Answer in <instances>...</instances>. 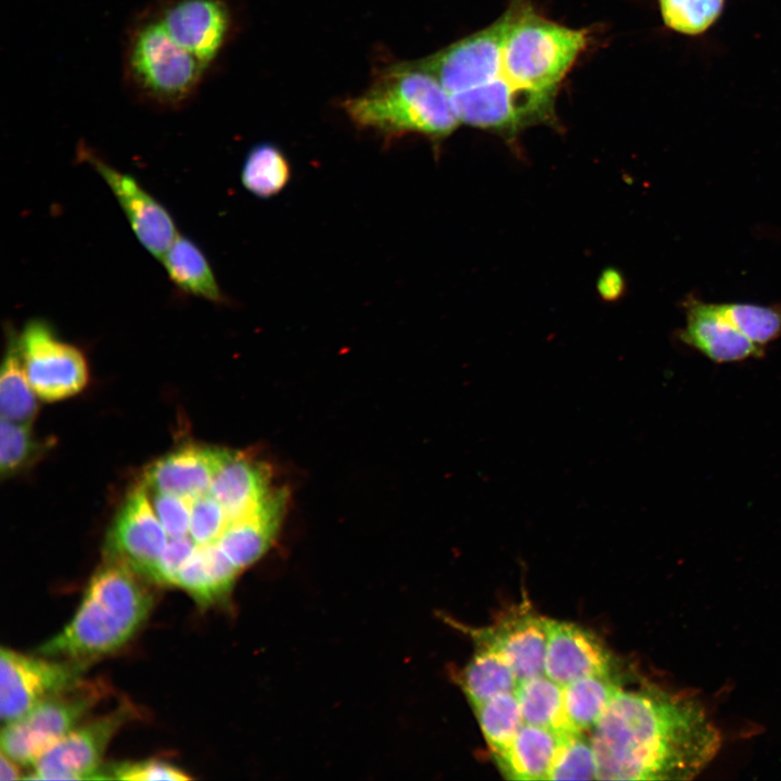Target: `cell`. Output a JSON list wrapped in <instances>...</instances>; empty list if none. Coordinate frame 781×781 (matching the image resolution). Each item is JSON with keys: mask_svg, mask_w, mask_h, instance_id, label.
<instances>
[{"mask_svg": "<svg viewBox=\"0 0 781 781\" xmlns=\"http://www.w3.org/2000/svg\"><path fill=\"white\" fill-rule=\"evenodd\" d=\"M589 36L540 15L530 0H510L476 37L464 94L497 118L555 125L556 95Z\"/></svg>", "mask_w": 781, "mask_h": 781, "instance_id": "obj_1", "label": "cell"}, {"mask_svg": "<svg viewBox=\"0 0 781 781\" xmlns=\"http://www.w3.org/2000/svg\"><path fill=\"white\" fill-rule=\"evenodd\" d=\"M590 739L597 780H691L721 744L697 700L652 684L620 689Z\"/></svg>", "mask_w": 781, "mask_h": 781, "instance_id": "obj_2", "label": "cell"}, {"mask_svg": "<svg viewBox=\"0 0 781 781\" xmlns=\"http://www.w3.org/2000/svg\"><path fill=\"white\" fill-rule=\"evenodd\" d=\"M127 564L107 559L91 577L79 607L38 654L88 664L125 645L148 618L153 597Z\"/></svg>", "mask_w": 781, "mask_h": 781, "instance_id": "obj_3", "label": "cell"}, {"mask_svg": "<svg viewBox=\"0 0 781 781\" xmlns=\"http://www.w3.org/2000/svg\"><path fill=\"white\" fill-rule=\"evenodd\" d=\"M343 107L357 127L385 139L414 133L437 143L460 125L446 90L419 62L384 69L363 93L346 100Z\"/></svg>", "mask_w": 781, "mask_h": 781, "instance_id": "obj_4", "label": "cell"}, {"mask_svg": "<svg viewBox=\"0 0 781 781\" xmlns=\"http://www.w3.org/2000/svg\"><path fill=\"white\" fill-rule=\"evenodd\" d=\"M191 52L176 42L154 8L130 25L123 52V78L141 103L178 110L197 93L207 72Z\"/></svg>", "mask_w": 781, "mask_h": 781, "instance_id": "obj_5", "label": "cell"}, {"mask_svg": "<svg viewBox=\"0 0 781 781\" xmlns=\"http://www.w3.org/2000/svg\"><path fill=\"white\" fill-rule=\"evenodd\" d=\"M106 694L100 681L80 680L8 722L1 732V752L22 766L34 765L49 748L74 730Z\"/></svg>", "mask_w": 781, "mask_h": 781, "instance_id": "obj_6", "label": "cell"}, {"mask_svg": "<svg viewBox=\"0 0 781 781\" xmlns=\"http://www.w3.org/2000/svg\"><path fill=\"white\" fill-rule=\"evenodd\" d=\"M17 343L29 383L40 399L62 400L87 385L89 371L85 355L61 340L47 321H28Z\"/></svg>", "mask_w": 781, "mask_h": 781, "instance_id": "obj_7", "label": "cell"}, {"mask_svg": "<svg viewBox=\"0 0 781 781\" xmlns=\"http://www.w3.org/2000/svg\"><path fill=\"white\" fill-rule=\"evenodd\" d=\"M136 709L123 704L113 712L77 726L34 765L26 779L99 780L110 779L102 765L104 752L118 730L132 718Z\"/></svg>", "mask_w": 781, "mask_h": 781, "instance_id": "obj_8", "label": "cell"}, {"mask_svg": "<svg viewBox=\"0 0 781 781\" xmlns=\"http://www.w3.org/2000/svg\"><path fill=\"white\" fill-rule=\"evenodd\" d=\"M87 664L35 657L2 648L0 652V716L14 721L44 699L82 678Z\"/></svg>", "mask_w": 781, "mask_h": 781, "instance_id": "obj_9", "label": "cell"}, {"mask_svg": "<svg viewBox=\"0 0 781 781\" xmlns=\"http://www.w3.org/2000/svg\"><path fill=\"white\" fill-rule=\"evenodd\" d=\"M77 156L105 181L138 241L161 261L178 235L169 212L132 176L118 170L87 145L79 144Z\"/></svg>", "mask_w": 781, "mask_h": 781, "instance_id": "obj_10", "label": "cell"}, {"mask_svg": "<svg viewBox=\"0 0 781 781\" xmlns=\"http://www.w3.org/2000/svg\"><path fill=\"white\" fill-rule=\"evenodd\" d=\"M148 487L131 490L117 513L106 538L107 559L120 561L153 582L155 568L168 540Z\"/></svg>", "mask_w": 781, "mask_h": 781, "instance_id": "obj_11", "label": "cell"}, {"mask_svg": "<svg viewBox=\"0 0 781 781\" xmlns=\"http://www.w3.org/2000/svg\"><path fill=\"white\" fill-rule=\"evenodd\" d=\"M548 618L525 601L498 615L483 628H465L475 645L498 652L512 667L518 681L543 674Z\"/></svg>", "mask_w": 781, "mask_h": 781, "instance_id": "obj_12", "label": "cell"}, {"mask_svg": "<svg viewBox=\"0 0 781 781\" xmlns=\"http://www.w3.org/2000/svg\"><path fill=\"white\" fill-rule=\"evenodd\" d=\"M154 10L172 39L209 68L231 33L226 0H164Z\"/></svg>", "mask_w": 781, "mask_h": 781, "instance_id": "obj_13", "label": "cell"}, {"mask_svg": "<svg viewBox=\"0 0 781 781\" xmlns=\"http://www.w3.org/2000/svg\"><path fill=\"white\" fill-rule=\"evenodd\" d=\"M612 655L587 628L548 618L543 674L564 687L577 679L611 674Z\"/></svg>", "mask_w": 781, "mask_h": 781, "instance_id": "obj_14", "label": "cell"}, {"mask_svg": "<svg viewBox=\"0 0 781 781\" xmlns=\"http://www.w3.org/2000/svg\"><path fill=\"white\" fill-rule=\"evenodd\" d=\"M680 340L717 363L742 361L764 354L763 347L729 321L719 304L695 298L686 303V325Z\"/></svg>", "mask_w": 781, "mask_h": 781, "instance_id": "obj_15", "label": "cell"}, {"mask_svg": "<svg viewBox=\"0 0 781 781\" xmlns=\"http://www.w3.org/2000/svg\"><path fill=\"white\" fill-rule=\"evenodd\" d=\"M227 453L219 448L183 447L154 462L145 473L144 484L151 491L194 500L209 491Z\"/></svg>", "mask_w": 781, "mask_h": 781, "instance_id": "obj_16", "label": "cell"}, {"mask_svg": "<svg viewBox=\"0 0 781 781\" xmlns=\"http://www.w3.org/2000/svg\"><path fill=\"white\" fill-rule=\"evenodd\" d=\"M241 572L217 543L197 545L182 565L176 585L202 607L226 602Z\"/></svg>", "mask_w": 781, "mask_h": 781, "instance_id": "obj_17", "label": "cell"}, {"mask_svg": "<svg viewBox=\"0 0 781 781\" xmlns=\"http://www.w3.org/2000/svg\"><path fill=\"white\" fill-rule=\"evenodd\" d=\"M161 261L182 293L217 305L229 303L205 254L189 238L178 233Z\"/></svg>", "mask_w": 781, "mask_h": 781, "instance_id": "obj_18", "label": "cell"}, {"mask_svg": "<svg viewBox=\"0 0 781 781\" xmlns=\"http://www.w3.org/2000/svg\"><path fill=\"white\" fill-rule=\"evenodd\" d=\"M559 740L552 731L524 722L496 764L508 779L548 780Z\"/></svg>", "mask_w": 781, "mask_h": 781, "instance_id": "obj_19", "label": "cell"}, {"mask_svg": "<svg viewBox=\"0 0 781 781\" xmlns=\"http://www.w3.org/2000/svg\"><path fill=\"white\" fill-rule=\"evenodd\" d=\"M514 694L525 724L548 729L559 739L579 732L565 714L563 687L545 674L520 680Z\"/></svg>", "mask_w": 781, "mask_h": 781, "instance_id": "obj_20", "label": "cell"}, {"mask_svg": "<svg viewBox=\"0 0 781 781\" xmlns=\"http://www.w3.org/2000/svg\"><path fill=\"white\" fill-rule=\"evenodd\" d=\"M460 679L473 710L500 693L514 692L518 682L509 663L498 652L484 645H476Z\"/></svg>", "mask_w": 781, "mask_h": 781, "instance_id": "obj_21", "label": "cell"}, {"mask_svg": "<svg viewBox=\"0 0 781 781\" xmlns=\"http://www.w3.org/2000/svg\"><path fill=\"white\" fill-rule=\"evenodd\" d=\"M620 689L611 674L587 676L564 686V709L574 729L592 731Z\"/></svg>", "mask_w": 781, "mask_h": 781, "instance_id": "obj_22", "label": "cell"}, {"mask_svg": "<svg viewBox=\"0 0 781 781\" xmlns=\"http://www.w3.org/2000/svg\"><path fill=\"white\" fill-rule=\"evenodd\" d=\"M36 396L24 368L17 337L10 336L0 377L1 418L30 425L38 409Z\"/></svg>", "mask_w": 781, "mask_h": 781, "instance_id": "obj_23", "label": "cell"}, {"mask_svg": "<svg viewBox=\"0 0 781 781\" xmlns=\"http://www.w3.org/2000/svg\"><path fill=\"white\" fill-rule=\"evenodd\" d=\"M291 176V164L283 151L272 143L263 142L246 154L241 182L255 196L269 199L285 189Z\"/></svg>", "mask_w": 781, "mask_h": 781, "instance_id": "obj_24", "label": "cell"}, {"mask_svg": "<svg viewBox=\"0 0 781 781\" xmlns=\"http://www.w3.org/2000/svg\"><path fill=\"white\" fill-rule=\"evenodd\" d=\"M474 712L495 758L504 753L524 725L514 692L500 693Z\"/></svg>", "mask_w": 781, "mask_h": 781, "instance_id": "obj_25", "label": "cell"}, {"mask_svg": "<svg viewBox=\"0 0 781 781\" xmlns=\"http://www.w3.org/2000/svg\"><path fill=\"white\" fill-rule=\"evenodd\" d=\"M728 0H657L664 26L689 38L706 35L720 21Z\"/></svg>", "mask_w": 781, "mask_h": 781, "instance_id": "obj_26", "label": "cell"}, {"mask_svg": "<svg viewBox=\"0 0 781 781\" xmlns=\"http://www.w3.org/2000/svg\"><path fill=\"white\" fill-rule=\"evenodd\" d=\"M729 321L754 344L764 347L781 337V304H719Z\"/></svg>", "mask_w": 781, "mask_h": 781, "instance_id": "obj_27", "label": "cell"}, {"mask_svg": "<svg viewBox=\"0 0 781 781\" xmlns=\"http://www.w3.org/2000/svg\"><path fill=\"white\" fill-rule=\"evenodd\" d=\"M597 779V763L591 739L574 732L559 740L548 780Z\"/></svg>", "mask_w": 781, "mask_h": 781, "instance_id": "obj_28", "label": "cell"}, {"mask_svg": "<svg viewBox=\"0 0 781 781\" xmlns=\"http://www.w3.org/2000/svg\"><path fill=\"white\" fill-rule=\"evenodd\" d=\"M276 512L284 513V511H273L265 513ZM251 516L241 518L233 517L227 511V509L208 491L207 494L192 500L189 528L190 536L193 538L196 545L200 546L218 543L221 536L231 525Z\"/></svg>", "mask_w": 781, "mask_h": 781, "instance_id": "obj_29", "label": "cell"}, {"mask_svg": "<svg viewBox=\"0 0 781 781\" xmlns=\"http://www.w3.org/2000/svg\"><path fill=\"white\" fill-rule=\"evenodd\" d=\"M38 450L29 424H21L1 418L0 470L2 477L16 473L30 461Z\"/></svg>", "mask_w": 781, "mask_h": 781, "instance_id": "obj_30", "label": "cell"}, {"mask_svg": "<svg viewBox=\"0 0 781 781\" xmlns=\"http://www.w3.org/2000/svg\"><path fill=\"white\" fill-rule=\"evenodd\" d=\"M110 779L131 781L189 780L183 770L159 759H145L112 765L107 768Z\"/></svg>", "mask_w": 781, "mask_h": 781, "instance_id": "obj_31", "label": "cell"}, {"mask_svg": "<svg viewBox=\"0 0 781 781\" xmlns=\"http://www.w3.org/2000/svg\"><path fill=\"white\" fill-rule=\"evenodd\" d=\"M152 504L170 538L187 535L190 528L192 500L179 496L151 491Z\"/></svg>", "mask_w": 781, "mask_h": 781, "instance_id": "obj_32", "label": "cell"}, {"mask_svg": "<svg viewBox=\"0 0 781 781\" xmlns=\"http://www.w3.org/2000/svg\"><path fill=\"white\" fill-rule=\"evenodd\" d=\"M196 546L188 535L170 538L157 562L153 582L163 586L176 585L179 571Z\"/></svg>", "mask_w": 781, "mask_h": 781, "instance_id": "obj_33", "label": "cell"}, {"mask_svg": "<svg viewBox=\"0 0 781 781\" xmlns=\"http://www.w3.org/2000/svg\"><path fill=\"white\" fill-rule=\"evenodd\" d=\"M624 282L617 271L606 270L600 278L599 291L606 298L615 297L623 291Z\"/></svg>", "mask_w": 781, "mask_h": 781, "instance_id": "obj_34", "label": "cell"}, {"mask_svg": "<svg viewBox=\"0 0 781 781\" xmlns=\"http://www.w3.org/2000/svg\"><path fill=\"white\" fill-rule=\"evenodd\" d=\"M14 759L1 752L0 756V780H16L20 778V768Z\"/></svg>", "mask_w": 781, "mask_h": 781, "instance_id": "obj_35", "label": "cell"}]
</instances>
